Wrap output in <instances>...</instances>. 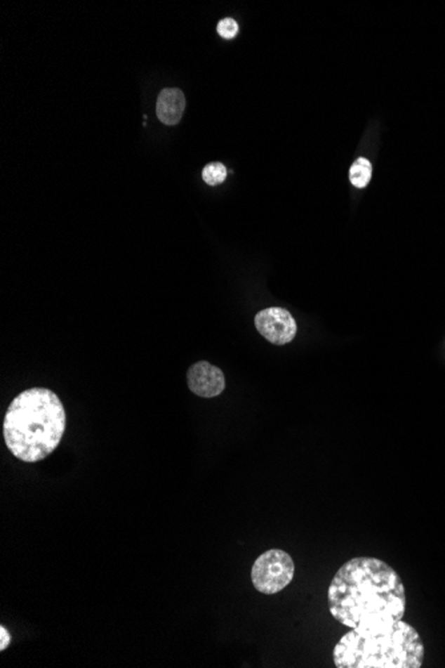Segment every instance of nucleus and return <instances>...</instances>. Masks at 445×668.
I'll use <instances>...</instances> for the list:
<instances>
[{"label":"nucleus","instance_id":"nucleus-5","mask_svg":"<svg viewBox=\"0 0 445 668\" xmlns=\"http://www.w3.org/2000/svg\"><path fill=\"white\" fill-rule=\"evenodd\" d=\"M255 326L260 335L276 346L293 341L298 326L293 316L280 307H270L255 316Z\"/></svg>","mask_w":445,"mask_h":668},{"label":"nucleus","instance_id":"nucleus-8","mask_svg":"<svg viewBox=\"0 0 445 668\" xmlns=\"http://www.w3.org/2000/svg\"><path fill=\"white\" fill-rule=\"evenodd\" d=\"M371 178H372L371 162L366 157H359L350 170L351 183L357 188H364L371 182Z\"/></svg>","mask_w":445,"mask_h":668},{"label":"nucleus","instance_id":"nucleus-9","mask_svg":"<svg viewBox=\"0 0 445 668\" xmlns=\"http://www.w3.org/2000/svg\"><path fill=\"white\" fill-rule=\"evenodd\" d=\"M203 181L208 185H218L227 178V169L222 163H210L203 169Z\"/></svg>","mask_w":445,"mask_h":668},{"label":"nucleus","instance_id":"nucleus-1","mask_svg":"<svg viewBox=\"0 0 445 668\" xmlns=\"http://www.w3.org/2000/svg\"><path fill=\"white\" fill-rule=\"evenodd\" d=\"M329 613L359 632L392 629L406 614L404 583L381 559L360 556L341 565L328 589Z\"/></svg>","mask_w":445,"mask_h":668},{"label":"nucleus","instance_id":"nucleus-6","mask_svg":"<svg viewBox=\"0 0 445 668\" xmlns=\"http://www.w3.org/2000/svg\"><path fill=\"white\" fill-rule=\"evenodd\" d=\"M187 383L192 393L206 399L219 396L225 388L222 369L208 362H197L188 368Z\"/></svg>","mask_w":445,"mask_h":668},{"label":"nucleus","instance_id":"nucleus-11","mask_svg":"<svg viewBox=\"0 0 445 668\" xmlns=\"http://www.w3.org/2000/svg\"><path fill=\"white\" fill-rule=\"evenodd\" d=\"M10 642H11V636L8 631L4 629V626H1L0 627V651H4L10 646Z\"/></svg>","mask_w":445,"mask_h":668},{"label":"nucleus","instance_id":"nucleus-7","mask_svg":"<svg viewBox=\"0 0 445 668\" xmlns=\"http://www.w3.org/2000/svg\"><path fill=\"white\" fill-rule=\"evenodd\" d=\"M185 108V98L179 89H164L157 98V114L160 122L175 126L180 122Z\"/></svg>","mask_w":445,"mask_h":668},{"label":"nucleus","instance_id":"nucleus-10","mask_svg":"<svg viewBox=\"0 0 445 668\" xmlns=\"http://www.w3.org/2000/svg\"><path fill=\"white\" fill-rule=\"evenodd\" d=\"M218 32L224 39H234L236 34L239 32V26H237L235 19L225 18V19L220 20L219 25H218Z\"/></svg>","mask_w":445,"mask_h":668},{"label":"nucleus","instance_id":"nucleus-3","mask_svg":"<svg viewBox=\"0 0 445 668\" xmlns=\"http://www.w3.org/2000/svg\"><path fill=\"white\" fill-rule=\"evenodd\" d=\"M424 655L418 629L400 620L385 632L351 629L336 643L333 663L338 668H420Z\"/></svg>","mask_w":445,"mask_h":668},{"label":"nucleus","instance_id":"nucleus-4","mask_svg":"<svg viewBox=\"0 0 445 668\" xmlns=\"http://www.w3.org/2000/svg\"><path fill=\"white\" fill-rule=\"evenodd\" d=\"M295 577V563L288 552L279 549L265 551L252 565L251 580L256 591L275 595L284 590Z\"/></svg>","mask_w":445,"mask_h":668},{"label":"nucleus","instance_id":"nucleus-2","mask_svg":"<svg viewBox=\"0 0 445 668\" xmlns=\"http://www.w3.org/2000/svg\"><path fill=\"white\" fill-rule=\"evenodd\" d=\"M66 411L58 395L48 388H29L8 407L4 442L13 457L35 463L51 455L66 431Z\"/></svg>","mask_w":445,"mask_h":668}]
</instances>
